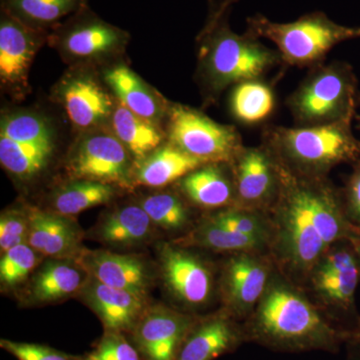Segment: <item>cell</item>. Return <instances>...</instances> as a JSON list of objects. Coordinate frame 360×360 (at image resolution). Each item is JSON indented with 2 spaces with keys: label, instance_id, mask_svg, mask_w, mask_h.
<instances>
[{
  "label": "cell",
  "instance_id": "36",
  "mask_svg": "<svg viewBox=\"0 0 360 360\" xmlns=\"http://www.w3.org/2000/svg\"><path fill=\"white\" fill-rule=\"evenodd\" d=\"M30 220L27 213L9 210L0 217V250L1 252L27 243Z\"/></svg>",
  "mask_w": 360,
  "mask_h": 360
},
{
  "label": "cell",
  "instance_id": "26",
  "mask_svg": "<svg viewBox=\"0 0 360 360\" xmlns=\"http://www.w3.org/2000/svg\"><path fill=\"white\" fill-rule=\"evenodd\" d=\"M207 163L187 155L168 142L146 160L136 163L134 176L137 184L148 187H163L180 180Z\"/></svg>",
  "mask_w": 360,
  "mask_h": 360
},
{
  "label": "cell",
  "instance_id": "18",
  "mask_svg": "<svg viewBox=\"0 0 360 360\" xmlns=\"http://www.w3.org/2000/svg\"><path fill=\"white\" fill-rule=\"evenodd\" d=\"M75 259L99 283L129 291L143 300L151 288L153 277L148 265L135 255L82 250Z\"/></svg>",
  "mask_w": 360,
  "mask_h": 360
},
{
  "label": "cell",
  "instance_id": "28",
  "mask_svg": "<svg viewBox=\"0 0 360 360\" xmlns=\"http://www.w3.org/2000/svg\"><path fill=\"white\" fill-rule=\"evenodd\" d=\"M86 6L85 0H1V9L37 30L58 26L65 16Z\"/></svg>",
  "mask_w": 360,
  "mask_h": 360
},
{
  "label": "cell",
  "instance_id": "31",
  "mask_svg": "<svg viewBox=\"0 0 360 360\" xmlns=\"http://www.w3.org/2000/svg\"><path fill=\"white\" fill-rule=\"evenodd\" d=\"M264 241V239L231 231L207 219L182 243L219 252L240 253L253 252L262 248Z\"/></svg>",
  "mask_w": 360,
  "mask_h": 360
},
{
  "label": "cell",
  "instance_id": "29",
  "mask_svg": "<svg viewBox=\"0 0 360 360\" xmlns=\"http://www.w3.org/2000/svg\"><path fill=\"white\" fill-rule=\"evenodd\" d=\"M115 193V188L112 184L94 180L75 179L54 194V212L63 217H73L94 206L110 202Z\"/></svg>",
  "mask_w": 360,
  "mask_h": 360
},
{
  "label": "cell",
  "instance_id": "23",
  "mask_svg": "<svg viewBox=\"0 0 360 360\" xmlns=\"http://www.w3.org/2000/svg\"><path fill=\"white\" fill-rule=\"evenodd\" d=\"M89 276L75 259L51 258L33 274L30 297L37 303L59 302L77 295L84 288Z\"/></svg>",
  "mask_w": 360,
  "mask_h": 360
},
{
  "label": "cell",
  "instance_id": "42",
  "mask_svg": "<svg viewBox=\"0 0 360 360\" xmlns=\"http://www.w3.org/2000/svg\"><path fill=\"white\" fill-rule=\"evenodd\" d=\"M359 127H360V124H359Z\"/></svg>",
  "mask_w": 360,
  "mask_h": 360
},
{
  "label": "cell",
  "instance_id": "1",
  "mask_svg": "<svg viewBox=\"0 0 360 360\" xmlns=\"http://www.w3.org/2000/svg\"><path fill=\"white\" fill-rule=\"evenodd\" d=\"M274 158L279 174L278 194L271 207L277 255L293 271L311 274L333 246L354 241L359 229L326 177L296 174Z\"/></svg>",
  "mask_w": 360,
  "mask_h": 360
},
{
  "label": "cell",
  "instance_id": "16",
  "mask_svg": "<svg viewBox=\"0 0 360 360\" xmlns=\"http://www.w3.org/2000/svg\"><path fill=\"white\" fill-rule=\"evenodd\" d=\"M270 265L253 252L236 253L227 260L221 276V292L227 311L245 316L252 311L269 285Z\"/></svg>",
  "mask_w": 360,
  "mask_h": 360
},
{
  "label": "cell",
  "instance_id": "6",
  "mask_svg": "<svg viewBox=\"0 0 360 360\" xmlns=\"http://www.w3.org/2000/svg\"><path fill=\"white\" fill-rule=\"evenodd\" d=\"M359 103L354 68L343 61L312 68L288 99L298 127L352 122Z\"/></svg>",
  "mask_w": 360,
  "mask_h": 360
},
{
  "label": "cell",
  "instance_id": "24",
  "mask_svg": "<svg viewBox=\"0 0 360 360\" xmlns=\"http://www.w3.org/2000/svg\"><path fill=\"white\" fill-rule=\"evenodd\" d=\"M104 80L117 97L118 103L135 115L158 124L169 108L134 71L120 65L104 72Z\"/></svg>",
  "mask_w": 360,
  "mask_h": 360
},
{
  "label": "cell",
  "instance_id": "32",
  "mask_svg": "<svg viewBox=\"0 0 360 360\" xmlns=\"http://www.w3.org/2000/svg\"><path fill=\"white\" fill-rule=\"evenodd\" d=\"M139 205L153 224L167 231L182 229L188 221V210L176 194H153L143 198Z\"/></svg>",
  "mask_w": 360,
  "mask_h": 360
},
{
  "label": "cell",
  "instance_id": "37",
  "mask_svg": "<svg viewBox=\"0 0 360 360\" xmlns=\"http://www.w3.org/2000/svg\"><path fill=\"white\" fill-rule=\"evenodd\" d=\"M0 347L18 360H84L79 355L65 354L39 343L1 340Z\"/></svg>",
  "mask_w": 360,
  "mask_h": 360
},
{
  "label": "cell",
  "instance_id": "38",
  "mask_svg": "<svg viewBox=\"0 0 360 360\" xmlns=\"http://www.w3.org/2000/svg\"><path fill=\"white\" fill-rule=\"evenodd\" d=\"M354 163V169L348 179L343 201L350 221L360 229V160Z\"/></svg>",
  "mask_w": 360,
  "mask_h": 360
},
{
  "label": "cell",
  "instance_id": "13",
  "mask_svg": "<svg viewBox=\"0 0 360 360\" xmlns=\"http://www.w3.org/2000/svg\"><path fill=\"white\" fill-rule=\"evenodd\" d=\"M44 39V30L25 25L1 9L0 80L6 89L18 94L27 89L30 66Z\"/></svg>",
  "mask_w": 360,
  "mask_h": 360
},
{
  "label": "cell",
  "instance_id": "5",
  "mask_svg": "<svg viewBox=\"0 0 360 360\" xmlns=\"http://www.w3.org/2000/svg\"><path fill=\"white\" fill-rule=\"evenodd\" d=\"M245 32L269 40L283 63L298 68L321 65L336 45L360 39V26L338 25L321 11L304 14L290 22H276L255 14L248 18Z\"/></svg>",
  "mask_w": 360,
  "mask_h": 360
},
{
  "label": "cell",
  "instance_id": "20",
  "mask_svg": "<svg viewBox=\"0 0 360 360\" xmlns=\"http://www.w3.org/2000/svg\"><path fill=\"white\" fill-rule=\"evenodd\" d=\"M79 293L103 322L104 330L110 333L129 335L146 310L143 298L105 285L91 276Z\"/></svg>",
  "mask_w": 360,
  "mask_h": 360
},
{
  "label": "cell",
  "instance_id": "14",
  "mask_svg": "<svg viewBox=\"0 0 360 360\" xmlns=\"http://www.w3.org/2000/svg\"><path fill=\"white\" fill-rule=\"evenodd\" d=\"M160 264L163 283L169 292L187 307H200L210 302L213 276L200 257L172 245H161Z\"/></svg>",
  "mask_w": 360,
  "mask_h": 360
},
{
  "label": "cell",
  "instance_id": "30",
  "mask_svg": "<svg viewBox=\"0 0 360 360\" xmlns=\"http://www.w3.org/2000/svg\"><path fill=\"white\" fill-rule=\"evenodd\" d=\"M274 90L262 79L243 82L232 89L231 110L238 122L246 124L264 122L274 112Z\"/></svg>",
  "mask_w": 360,
  "mask_h": 360
},
{
  "label": "cell",
  "instance_id": "35",
  "mask_svg": "<svg viewBox=\"0 0 360 360\" xmlns=\"http://www.w3.org/2000/svg\"><path fill=\"white\" fill-rule=\"evenodd\" d=\"M82 357L84 360H143L127 333L110 331H105L94 349Z\"/></svg>",
  "mask_w": 360,
  "mask_h": 360
},
{
  "label": "cell",
  "instance_id": "19",
  "mask_svg": "<svg viewBox=\"0 0 360 360\" xmlns=\"http://www.w3.org/2000/svg\"><path fill=\"white\" fill-rule=\"evenodd\" d=\"M229 311L198 321L182 343L177 360H214L233 352L246 340L240 328Z\"/></svg>",
  "mask_w": 360,
  "mask_h": 360
},
{
  "label": "cell",
  "instance_id": "40",
  "mask_svg": "<svg viewBox=\"0 0 360 360\" xmlns=\"http://www.w3.org/2000/svg\"><path fill=\"white\" fill-rule=\"evenodd\" d=\"M354 245L355 250H356L357 257H359V264H360V229H359V232H357V236H355L354 241H352Z\"/></svg>",
  "mask_w": 360,
  "mask_h": 360
},
{
  "label": "cell",
  "instance_id": "39",
  "mask_svg": "<svg viewBox=\"0 0 360 360\" xmlns=\"http://www.w3.org/2000/svg\"><path fill=\"white\" fill-rule=\"evenodd\" d=\"M238 1L239 0H222L219 6L213 7L212 13L210 15V18H219L225 15V14H229V8Z\"/></svg>",
  "mask_w": 360,
  "mask_h": 360
},
{
  "label": "cell",
  "instance_id": "10",
  "mask_svg": "<svg viewBox=\"0 0 360 360\" xmlns=\"http://www.w3.org/2000/svg\"><path fill=\"white\" fill-rule=\"evenodd\" d=\"M51 39L71 60H94L122 52L129 35L101 20L85 6L65 25H59Z\"/></svg>",
  "mask_w": 360,
  "mask_h": 360
},
{
  "label": "cell",
  "instance_id": "33",
  "mask_svg": "<svg viewBox=\"0 0 360 360\" xmlns=\"http://www.w3.org/2000/svg\"><path fill=\"white\" fill-rule=\"evenodd\" d=\"M40 255L28 243L15 246L2 253L0 281L6 288H14L25 281L39 264Z\"/></svg>",
  "mask_w": 360,
  "mask_h": 360
},
{
  "label": "cell",
  "instance_id": "27",
  "mask_svg": "<svg viewBox=\"0 0 360 360\" xmlns=\"http://www.w3.org/2000/svg\"><path fill=\"white\" fill-rule=\"evenodd\" d=\"M110 125L111 131L134 158L135 165L162 146L165 134L158 124L135 115L122 104H116Z\"/></svg>",
  "mask_w": 360,
  "mask_h": 360
},
{
  "label": "cell",
  "instance_id": "41",
  "mask_svg": "<svg viewBox=\"0 0 360 360\" xmlns=\"http://www.w3.org/2000/svg\"><path fill=\"white\" fill-rule=\"evenodd\" d=\"M354 343H355V345H359L360 347V338H359V340H354ZM352 360H360V348L359 352H357L356 355H355L354 359Z\"/></svg>",
  "mask_w": 360,
  "mask_h": 360
},
{
  "label": "cell",
  "instance_id": "9",
  "mask_svg": "<svg viewBox=\"0 0 360 360\" xmlns=\"http://www.w3.org/2000/svg\"><path fill=\"white\" fill-rule=\"evenodd\" d=\"M131 155L112 131H85L71 149L68 172L73 179L94 180L108 184H129Z\"/></svg>",
  "mask_w": 360,
  "mask_h": 360
},
{
  "label": "cell",
  "instance_id": "7",
  "mask_svg": "<svg viewBox=\"0 0 360 360\" xmlns=\"http://www.w3.org/2000/svg\"><path fill=\"white\" fill-rule=\"evenodd\" d=\"M56 148V129L44 115L18 111L2 116L0 162L9 174L30 180L44 172Z\"/></svg>",
  "mask_w": 360,
  "mask_h": 360
},
{
  "label": "cell",
  "instance_id": "2",
  "mask_svg": "<svg viewBox=\"0 0 360 360\" xmlns=\"http://www.w3.org/2000/svg\"><path fill=\"white\" fill-rule=\"evenodd\" d=\"M245 331L246 340L284 352H333L343 340H350L304 296L277 281L267 286Z\"/></svg>",
  "mask_w": 360,
  "mask_h": 360
},
{
  "label": "cell",
  "instance_id": "11",
  "mask_svg": "<svg viewBox=\"0 0 360 360\" xmlns=\"http://www.w3.org/2000/svg\"><path fill=\"white\" fill-rule=\"evenodd\" d=\"M238 207L257 210L272 207L279 191L276 158L264 143L243 148L231 163Z\"/></svg>",
  "mask_w": 360,
  "mask_h": 360
},
{
  "label": "cell",
  "instance_id": "4",
  "mask_svg": "<svg viewBox=\"0 0 360 360\" xmlns=\"http://www.w3.org/2000/svg\"><path fill=\"white\" fill-rule=\"evenodd\" d=\"M352 122L309 127H271L262 143L288 169L307 176L326 177L329 170L360 160V141Z\"/></svg>",
  "mask_w": 360,
  "mask_h": 360
},
{
  "label": "cell",
  "instance_id": "15",
  "mask_svg": "<svg viewBox=\"0 0 360 360\" xmlns=\"http://www.w3.org/2000/svg\"><path fill=\"white\" fill-rule=\"evenodd\" d=\"M314 290L333 307L354 314L360 264L354 243L333 246L311 271Z\"/></svg>",
  "mask_w": 360,
  "mask_h": 360
},
{
  "label": "cell",
  "instance_id": "3",
  "mask_svg": "<svg viewBox=\"0 0 360 360\" xmlns=\"http://www.w3.org/2000/svg\"><path fill=\"white\" fill-rule=\"evenodd\" d=\"M226 18L227 14L208 18L201 32L198 71L206 96L212 99L227 87L262 79L283 63L276 49H269L248 33L234 32Z\"/></svg>",
  "mask_w": 360,
  "mask_h": 360
},
{
  "label": "cell",
  "instance_id": "17",
  "mask_svg": "<svg viewBox=\"0 0 360 360\" xmlns=\"http://www.w3.org/2000/svg\"><path fill=\"white\" fill-rule=\"evenodd\" d=\"M56 94L77 129L89 131L110 122L116 104L96 78L82 73L68 75L61 80Z\"/></svg>",
  "mask_w": 360,
  "mask_h": 360
},
{
  "label": "cell",
  "instance_id": "8",
  "mask_svg": "<svg viewBox=\"0 0 360 360\" xmlns=\"http://www.w3.org/2000/svg\"><path fill=\"white\" fill-rule=\"evenodd\" d=\"M167 118L169 143L202 162L231 165L245 148L234 127L215 122L188 106H169Z\"/></svg>",
  "mask_w": 360,
  "mask_h": 360
},
{
  "label": "cell",
  "instance_id": "34",
  "mask_svg": "<svg viewBox=\"0 0 360 360\" xmlns=\"http://www.w3.org/2000/svg\"><path fill=\"white\" fill-rule=\"evenodd\" d=\"M208 220L214 224L221 225L231 231L255 236V238L267 240L269 238V226L266 220L262 217L257 210H246V208H226L214 213Z\"/></svg>",
  "mask_w": 360,
  "mask_h": 360
},
{
  "label": "cell",
  "instance_id": "12",
  "mask_svg": "<svg viewBox=\"0 0 360 360\" xmlns=\"http://www.w3.org/2000/svg\"><path fill=\"white\" fill-rule=\"evenodd\" d=\"M196 319L167 307L146 309L129 333L143 360H177Z\"/></svg>",
  "mask_w": 360,
  "mask_h": 360
},
{
  "label": "cell",
  "instance_id": "22",
  "mask_svg": "<svg viewBox=\"0 0 360 360\" xmlns=\"http://www.w3.org/2000/svg\"><path fill=\"white\" fill-rule=\"evenodd\" d=\"M229 163H207L179 180L182 193L193 205L214 210L236 205L233 174Z\"/></svg>",
  "mask_w": 360,
  "mask_h": 360
},
{
  "label": "cell",
  "instance_id": "25",
  "mask_svg": "<svg viewBox=\"0 0 360 360\" xmlns=\"http://www.w3.org/2000/svg\"><path fill=\"white\" fill-rule=\"evenodd\" d=\"M153 225L141 205H125L103 217L96 236L99 241L112 248H135L148 240Z\"/></svg>",
  "mask_w": 360,
  "mask_h": 360
},
{
  "label": "cell",
  "instance_id": "21",
  "mask_svg": "<svg viewBox=\"0 0 360 360\" xmlns=\"http://www.w3.org/2000/svg\"><path fill=\"white\" fill-rule=\"evenodd\" d=\"M30 234L27 243L39 255L51 258L77 257L82 248V233L70 219L56 212L33 208L27 212Z\"/></svg>",
  "mask_w": 360,
  "mask_h": 360
}]
</instances>
